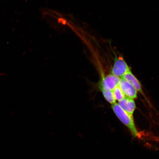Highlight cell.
I'll use <instances>...</instances> for the list:
<instances>
[{"label":"cell","instance_id":"8992f818","mask_svg":"<svg viewBox=\"0 0 159 159\" xmlns=\"http://www.w3.org/2000/svg\"><path fill=\"white\" fill-rule=\"evenodd\" d=\"M120 79L128 81L134 86L137 91H139L141 93H143L142 85H141L140 82H139L136 77L133 74L131 71L126 73Z\"/></svg>","mask_w":159,"mask_h":159},{"label":"cell","instance_id":"52a82bcc","mask_svg":"<svg viewBox=\"0 0 159 159\" xmlns=\"http://www.w3.org/2000/svg\"><path fill=\"white\" fill-rule=\"evenodd\" d=\"M99 90L102 92L105 98L108 102L111 104L116 103L113 91L110 90H107L104 89H100Z\"/></svg>","mask_w":159,"mask_h":159},{"label":"cell","instance_id":"277c9868","mask_svg":"<svg viewBox=\"0 0 159 159\" xmlns=\"http://www.w3.org/2000/svg\"><path fill=\"white\" fill-rule=\"evenodd\" d=\"M118 86L127 98L134 99L137 98L138 91L128 81L121 79Z\"/></svg>","mask_w":159,"mask_h":159},{"label":"cell","instance_id":"6da1fadb","mask_svg":"<svg viewBox=\"0 0 159 159\" xmlns=\"http://www.w3.org/2000/svg\"><path fill=\"white\" fill-rule=\"evenodd\" d=\"M112 108L117 117L130 130L133 137L139 138V133L135 126L133 115L125 112L116 102L112 105Z\"/></svg>","mask_w":159,"mask_h":159},{"label":"cell","instance_id":"7a4b0ae2","mask_svg":"<svg viewBox=\"0 0 159 159\" xmlns=\"http://www.w3.org/2000/svg\"><path fill=\"white\" fill-rule=\"evenodd\" d=\"M114 53L115 57L111 74L121 78L131 70L123 57Z\"/></svg>","mask_w":159,"mask_h":159},{"label":"cell","instance_id":"ba28073f","mask_svg":"<svg viewBox=\"0 0 159 159\" xmlns=\"http://www.w3.org/2000/svg\"><path fill=\"white\" fill-rule=\"evenodd\" d=\"M115 100L118 101L126 98L124 93L118 85L112 90Z\"/></svg>","mask_w":159,"mask_h":159},{"label":"cell","instance_id":"5b68a950","mask_svg":"<svg viewBox=\"0 0 159 159\" xmlns=\"http://www.w3.org/2000/svg\"><path fill=\"white\" fill-rule=\"evenodd\" d=\"M118 104L125 112L131 115H133L136 108V105L134 99L127 97L119 101Z\"/></svg>","mask_w":159,"mask_h":159},{"label":"cell","instance_id":"3957f363","mask_svg":"<svg viewBox=\"0 0 159 159\" xmlns=\"http://www.w3.org/2000/svg\"><path fill=\"white\" fill-rule=\"evenodd\" d=\"M120 78L110 74L103 76L98 84L99 89H104L107 90H113L118 86Z\"/></svg>","mask_w":159,"mask_h":159}]
</instances>
